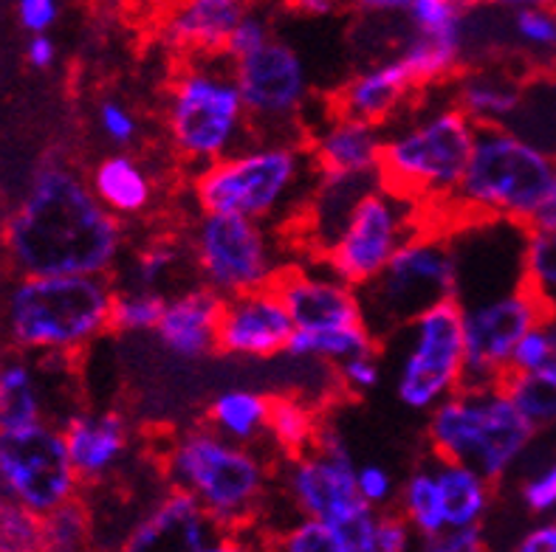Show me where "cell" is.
<instances>
[{"label": "cell", "mask_w": 556, "mask_h": 552, "mask_svg": "<svg viewBox=\"0 0 556 552\" xmlns=\"http://www.w3.org/2000/svg\"><path fill=\"white\" fill-rule=\"evenodd\" d=\"M0 240L21 277H111L125 248V223L77 169L46 164L7 215Z\"/></svg>", "instance_id": "obj_1"}, {"label": "cell", "mask_w": 556, "mask_h": 552, "mask_svg": "<svg viewBox=\"0 0 556 552\" xmlns=\"http://www.w3.org/2000/svg\"><path fill=\"white\" fill-rule=\"evenodd\" d=\"M522 285L556 301V231H529L526 259H522Z\"/></svg>", "instance_id": "obj_41"}, {"label": "cell", "mask_w": 556, "mask_h": 552, "mask_svg": "<svg viewBox=\"0 0 556 552\" xmlns=\"http://www.w3.org/2000/svg\"><path fill=\"white\" fill-rule=\"evenodd\" d=\"M511 37L534 51H556V23L551 7H517L508 14Z\"/></svg>", "instance_id": "obj_42"}, {"label": "cell", "mask_w": 556, "mask_h": 552, "mask_svg": "<svg viewBox=\"0 0 556 552\" xmlns=\"http://www.w3.org/2000/svg\"><path fill=\"white\" fill-rule=\"evenodd\" d=\"M243 14L247 7L235 0H190L169 9L155 31L164 46L178 54H187L190 60H215L226 54L229 37Z\"/></svg>", "instance_id": "obj_21"}, {"label": "cell", "mask_w": 556, "mask_h": 552, "mask_svg": "<svg viewBox=\"0 0 556 552\" xmlns=\"http://www.w3.org/2000/svg\"><path fill=\"white\" fill-rule=\"evenodd\" d=\"M71 465L83 485L108 483L130 454L134 432L130 420L116 409L74 412L63 426Z\"/></svg>", "instance_id": "obj_20"}, {"label": "cell", "mask_w": 556, "mask_h": 552, "mask_svg": "<svg viewBox=\"0 0 556 552\" xmlns=\"http://www.w3.org/2000/svg\"><path fill=\"white\" fill-rule=\"evenodd\" d=\"M206 552H268V541L257 544V539H249V530L220 532V539Z\"/></svg>", "instance_id": "obj_54"}, {"label": "cell", "mask_w": 556, "mask_h": 552, "mask_svg": "<svg viewBox=\"0 0 556 552\" xmlns=\"http://www.w3.org/2000/svg\"><path fill=\"white\" fill-rule=\"evenodd\" d=\"M478 125L446 102L384 133L379 178L390 195L421 211L450 206L475 153Z\"/></svg>", "instance_id": "obj_5"}, {"label": "cell", "mask_w": 556, "mask_h": 552, "mask_svg": "<svg viewBox=\"0 0 556 552\" xmlns=\"http://www.w3.org/2000/svg\"><path fill=\"white\" fill-rule=\"evenodd\" d=\"M556 324V301L520 285L497 299L464 308L466 375L460 389H494L506 381L520 342L536 328Z\"/></svg>", "instance_id": "obj_12"}, {"label": "cell", "mask_w": 556, "mask_h": 552, "mask_svg": "<svg viewBox=\"0 0 556 552\" xmlns=\"http://www.w3.org/2000/svg\"><path fill=\"white\" fill-rule=\"evenodd\" d=\"M529 231H556V178L554 187L548 189V195L543 197V203L536 206L534 215L529 217V223H526Z\"/></svg>", "instance_id": "obj_55"}, {"label": "cell", "mask_w": 556, "mask_h": 552, "mask_svg": "<svg viewBox=\"0 0 556 552\" xmlns=\"http://www.w3.org/2000/svg\"><path fill=\"white\" fill-rule=\"evenodd\" d=\"M416 552H492L483 530H446L435 539L418 541Z\"/></svg>", "instance_id": "obj_49"}, {"label": "cell", "mask_w": 556, "mask_h": 552, "mask_svg": "<svg viewBox=\"0 0 556 552\" xmlns=\"http://www.w3.org/2000/svg\"><path fill=\"white\" fill-rule=\"evenodd\" d=\"M162 468L169 488L195 499L224 532L257 525L275 479V465L257 448L226 440L204 423L167 442Z\"/></svg>", "instance_id": "obj_3"}, {"label": "cell", "mask_w": 556, "mask_h": 552, "mask_svg": "<svg viewBox=\"0 0 556 552\" xmlns=\"http://www.w3.org/2000/svg\"><path fill=\"white\" fill-rule=\"evenodd\" d=\"M536 428L501 386L460 389L432 409L427 442L435 460L458 462L497 485L529 451Z\"/></svg>", "instance_id": "obj_7"}, {"label": "cell", "mask_w": 556, "mask_h": 552, "mask_svg": "<svg viewBox=\"0 0 556 552\" xmlns=\"http://www.w3.org/2000/svg\"><path fill=\"white\" fill-rule=\"evenodd\" d=\"M51 423L46 414V386L26 356L0 361V432Z\"/></svg>", "instance_id": "obj_29"}, {"label": "cell", "mask_w": 556, "mask_h": 552, "mask_svg": "<svg viewBox=\"0 0 556 552\" xmlns=\"http://www.w3.org/2000/svg\"><path fill=\"white\" fill-rule=\"evenodd\" d=\"M376 547L381 552H416L418 532L409 527L407 518L399 511H379L376 513Z\"/></svg>", "instance_id": "obj_45"}, {"label": "cell", "mask_w": 556, "mask_h": 552, "mask_svg": "<svg viewBox=\"0 0 556 552\" xmlns=\"http://www.w3.org/2000/svg\"><path fill=\"white\" fill-rule=\"evenodd\" d=\"M97 201L116 220H136L148 215L155 203V181L150 169L130 153H111L93 164L88 176Z\"/></svg>", "instance_id": "obj_26"}, {"label": "cell", "mask_w": 556, "mask_h": 552, "mask_svg": "<svg viewBox=\"0 0 556 552\" xmlns=\"http://www.w3.org/2000/svg\"><path fill=\"white\" fill-rule=\"evenodd\" d=\"M506 127L556 162V60H545L531 74L520 111Z\"/></svg>", "instance_id": "obj_30"}, {"label": "cell", "mask_w": 556, "mask_h": 552, "mask_svg": "<svg viewBox=\"0 0 556 552\" xmlns=\"http://www.w3.org/2000/svg\"><path fill=\"white\" fill-rule=\"evenodd\" d=\"M169 296L139 287H116L111 305V333L136 336V333H155Z\"/></svg>", "instance_id": "obj_37"}, {"label": "cell", "mask_w": 556, "mask_h": 552, "mask_svg": "<svg viewBox=\"0 0 556 552\" xmlns=\"http://www.w3.org/2000/svg\"><path fill=\"white\" fill-rule=\"evenodd\" d=\"M190 254L201 285L220 299L271 287L289 266L280 259L275 229L235 215H198Z\"/></svg>", "instance_id": "obj_10"}, {"label": "cell", "mask_w": 556, "mask_h": 552, "mask_svg": "<svg viewBox=\"0 0 556 552\" xmlns=\"http://www.w3.org/2000/svg\"><path fill=\"white\" fill-rule=\"evenodd\" d=\"M367 352H381V344L376 342L374 333L359 324V328L342 330H319V333H303L296 330L289 344V356L308 358V361H325V364L339 367L356 356Z\"/></svg>", "instance_id": "obj_34"}, {"label": "cell", "mask_w": 556, "mask_h": 552, "mask_svg": "<svg viewBox=\"0 0 556 552\" xmlns=\"http://www.w3.org/2000/svg\"><path fill=\"white\" fill-rule=\"evenodd\" d=\"M416 211L421 209L390 195L384 187L376 189L356 206L337 243L319 257V262L337 280L362 291L379 280L399 248L421 229Z\"/></svg>", "instance_id": "obj_14"}, {"label": "cell", "mask_w": 556, "mask_h": 552, "mask_svg": "<svg viewBox=\"0 0 556 552\" xmlns=\"http://www.w3.org/2000/svg\"><path fill=\"white\" fill-rule=\"evenodd\" d=\"M271 40H275V35H271V23H268L261 12H249L247 9V14L240 17L232 37H229V46H226L224 56L229 63H238L243 56L261 51L263 46Z\"/></svg>", "instance_id": "obj_43"}, {"label": "cell", "mask_w": 556, "mask_h": 552, "mask_svg": "<svg viewBox=\"0 0 556 552\" xmlns=\"http://www.w3.org/2000/svg\"><path fill=\"white\" fill-rule=\"evenodd\" d=\"M548 344H551V352H548V364H545V375L556 377V324L548 328Z\"/></svg>", "instance_id": "obj_56"}, {"label": "cell", "mask_w": 556, "mask_h": 552, "mask_svg": "<svg viewBox=\"0 0 556 552\" xmlns=\"http://www.w3.org/2000/svg\"><path fill=\"white\" fill-rule=\"evenodd\" d=\"M79 488L83 483L56 423L0 432V497L42 518L77 499Z\"/></svg>", "instance_id": "obj_13"}, {"label": "cell", "mask_w": 556, "mask_h": 552, "mask_svg": "<svg viewBox=\"0 0 556 552\" xmlns=\"http://www.w3.org/2000/svg\"><path fill=\"white\" fill-rule=\"evenodd\" d=\"M235 82L252 125L282 127L303 116L308 102V70L294 46L275 37L261 51L232 63Z\"/></svg>", "instance_id": "obj_16"}, {"label": "cell", "mask_w": 556, "mask_h": 552, "mask_svg": "<svg viewBox=\"0 0 556 552\" xmlns=\"http://www.w3.org/2000/svg\"><path fill=\"white\" fill-rule=\"evenodd\" d=\"M296 328L280 294L271 287L224 299L218 352L238 358H275L289 352Z\"/></svg>", "instance_id": "obj_18"}, {"label": "cell", "mask_w": 556, "mask_h": 552, "mask_svg": "<svg viewBox=\"0 0 556 552\" xmlns=\"http://www.w3.org/2000/svg\"><path fill=\"white\" fill-rule=\"evenodd\" d=\"M511 552H556V518L522 532V539L517 541Z\"/></svg>", "instance_id": "obj_52"}, {"label": "cell", "mask_w": 556, "mask_h": 552, "mask_svg": "<svg viewBox=\"0 0 556 552\" xmlns=\"http://www.w3.org/2000/svg\"><path fill=\"white\" fill-rule=\"evenodd\" d=\"M399 508L409 522V527L418 532V539H435L446 532L444 502H441V488H438L435 465H416L407 479L399 488Z\"/></svg>", "instance_id": "obj_33"}, {"label": "cell", "mask_w": 556, "mask_h": 552, "mask_svg": "<svg viewBox=\"0 0 556 552\" xmlns=\"http://www.w3.org/2000/svg\"><path fill=\"white\" fill-rule=\"evenodd\" d=\"M376 513L379 511H370V508H365L362 513H356L353 518H348L345 525H339V532L345 536L348 552H381L379 547H376V536H374Z\"/></svg>", "instance_id": "obj_50"}, {"label": "cell", "mask_w": 556, "mask_h": 552, "mask_svg": "<svg viewBox=\"0 0 556 552\" xmlns=\"http://www.w3.org/2000/svg\"><path fill=\"white\" fill-rule=\"evenodd\" d=\"M0 552H46L42 518L7 497H0Z\"/></svg>", "instance_id": "obj_40"}, {"label": "cell", "mask_w": 556, "mask_h": 552, "mask_svg": "<svg viewBox=\"0 0 556 552\" xmlns=\"http://www.w3.org/2000/svg\"><path fill=\"white\" fill-rule=\"evenodd\" d=\"M466 31L460 35H421L413 31L395 60L407 68L418 91H427L432 85L455 79L464 68Z\"/></svg>", "instance_id": "obj_31"}, {"label": "cell", "mask_w": 556, "mask_h": 552, "mask_svg": "<svg viewBox=\"0 0 556 552\" xmlns=\"http://www.w3.org/2000/svg\"><path fill=\"white\" fill-rule=\"evenodd\" d=\"M520 502L531 516L556 513V462L545 465L543 471L531 474L520 485Z\"/></svg>", "instance_id": "obj_47"}, {"label": "cell", "mask_w": 556, "mask_h": 552, "mask_svg": "<svg viewBox=\"0 0 556 552\" xmlns=\"http://www.w3.org/2000/svg\"><path fill=\"white\" fill-rule=\"evenodd\" d=\"M536 68L515 70L506 63L475 65V68L455 77V99H452V105L458 107L460 113H466L478 127H506L508 121L515 119V113L520 111L526 82H529V77Z\"/></svg>", "instance_id": "obj_25"}, {"label": "cell", "mask_w": 556, "mask_h": 552, "mask_svg": "<svg viewBox=\"0 0 556 552\" xmlns=\"http://www.w3.org/2000/svg\"><path fill=\"white\" fill-rule=\"evenodd\" d=\"M268 418H271V395L235 386L210 400L204 426L238 446L254 448L261 440H266Z\"/></svg>", "instance_id": "obj_27"}, {"label": "cell", "mask_w": 556, "mask_h": 552, "mask_svg": "<svg viewBox=\"0 0 556 552\" xmlns=\"http://www.w3.org/2000/svg\"><path fill=\"white\" fill-rule=\"evenodd\" d=\"M220 532L195 499L167 488L136 518L119 552H206Z\"/></svg>", "instance_id": "obj_19"}, {"label": "cell", "mask_w": 556, "mask_h": 552, "mask_svg": "<svg viewBox=\"0 0 556 552\" xmlns=\"http://www.w3.org/2000/svg\"><path fill=\"white\" fill-rule=\"evenodd\" d=\"M438 488L444 502L446 530H483L494 502V485L458 462L435 460Z\"/></svg>", "instance_id": "obj_28"}, {"label": "cell", "mask_w": 556, "mask_h": 552, "mask_svg": "<svg viewBox=\"0 0 556 552\" xmlns=\"http://www.w3.org/2000/svg\"><path fill=\"white\" fill-rule=\"evenodd\" d=\"M501 389L536 432L556 426V377L545 372H508Z\"/></svg>", "instance_id": "obj_35"}, {"label": "cell", "mask_w": 556, "mask_h": 552, "mask_svg": "<svg viewBox=\"0 0 556 552\" xmlns=\"http://www.w3.org/2000/svg\"><path fill=\"white\" fill-rule=\"evenodd\" d=\"M323 426L325 423L319 420L317 409L305 403L303 398H296V395H271V418H268L266 437L271 440L282 462L308 454Z\"/></svg>", "instance_id": "obj_32"}, {"label": "cell", "mask_w": 556, "mask_h": 552, "mask_svg": "<svg viewBox=\"0 0 556 552\" xmlns=\"http://www.w3.org/2000/svg\"><path fill=\"white\" fill-rule=\"evenodd\" d=\"M305 147L323 176H370L379 172L384 130L331 111L328 121L305 139Z\"/></svg>", "instance_id": "obj_24"}, {"label": "cell", "mask_w": 556, "mask_h": 552, "mask_svg": "<svg viewBox=\"0 0 556 552\" xmlns=\"http://www.w3.org/2000/svg\"><path fill=\"white\" fill-rule=\"evenodd\" d=\"M275 291L289 310L294 328L303 333L365 324L359 291L337 280L325 266L311 271L300 262H289L275 280Z\"/></svg>", "instance_id": "obj_17"}, {"label": "cell", "mask_w": 556, "mask_h": 552, "mask_svg": "<svg viewBox=\"0 0 556 552\" xmlns=\"http://www.w3.org/2000/svg\"><path fill=\"white\" fill-rule=\"evenodd\" d=\"M224 299L210 287H184L169 294L162 322L155 328V338L169 356L181 361H198L218 350V324Z\"/></svg>", "instance_id": "obj_23"}, {"label": "cell", "mask_w": 556, "mask_h": 552, "mask_svg": "<svg viewBox=\"0 0 556 552\" xmlns=\"http://www.w3.org/2000/svg\"><path fill=\"white\" fill-rule=\"evenodd\" d=\"M26 60H28V65H31V68H37V70L51 68V65H54V60H56V42L51 40L49 35L28 37Z\"/></svg>", "instance_id": "obj_53"}, {"label": "cell", "mask_w": 556, "mask_h": 552, "mask_svg": "<svg viewBox=\"0 0 556 552\" xmlns=\"http://www.w3.org/2000/svg\"><path fill=\"white\" fill-rule=\"evenodd\" d=\"M280 479L282 497L303 518L339 527L367 508L359 499L356 465L345 440L325 426L308 454L282 462Z\"/></svg>", "instance_id": "obj_15"}, {"label": "cell", "mask_w": 556, "mask_h": 552, "mask_svg": "<svg viewBox=\"0 0 556 552\" xmlns=\"http://www.w3.org/2000/svg\"><path fill=\"white\" fill-rule=\"evenodd\" d=\"M319 169L305 141H271L232 153L192 178L201 215L247 217L268 229H296L303 220Z\"/></svg>", "instance_id": "obj_2"}, {"label": "cell", "mask_w": 556, "mask_h": 552, "mask_svg": "<svg viewBox=\"0 0 556 552\" xmlns=\"http://www.w3.org/2000/svg\"><path fill=\"white\" fill-rule=\"evenodd\" d=\"M108 277H21L3 301V330L21 356L71 358L111 328Z\"/></svg>", "instance_id": "obj_4"}, {"label": "cell", "mask_w": 556, "mask_h": 552, "mask_svg": "<svg viewBox=\"0 0 556 552\" xmlns=\"http://www.w3.org/2000/svg\"><path fill=\"white\" fill-rule=\"evenodd\" d=\"M56 17H60V7L54 0H21L17 3V21L31 37L49 35V28L54 26Z\"/></svg>", "instance_id": "obj_51"}, {"label": "cell", "mask_w": 556, "mask_h": 552, "mask_svg": "<svg viewBox=\"0 0 556 552\" xmlns=\"http://www.w3.org/2000/svg\"><path fill=\"white\" fill-rule=\"evenodd\" d=\"M220 60V56H215ZM190 60L169 82L164 127L178 162L198 172L243 150L249 116L235 82L232 63Z\"/></svg>", "instance_id": "obj_8"}, {"label": "cell", "mask_w": 556, "mask_h": 552, "mask_svg": "<svg viewBox=\"0 0 556 552\" xmlns=\"http://www.w3.org/2000/svg\"><path fill=\"white\" fill-rule=\"evenodd\" d=\"M551 14H554V23H556V7H551Z\"/></svg>", "instance_id": "obj_57"}, {"label": "cell", "mask_w": 556, "mask_h": 552, "mask_svg": "<svg viewBox=\"0 0 556 552\" xmlns=\"http://www.w3.org/2000/svg\"><path fill=\"white\" fill-rule=\"evenodd\" d=\"M42 544H46V552H91V508L77 497L49 516H42Z\"/></svg>", "instance_id": "obj_36"}, {"label": "cell", "mask_w": 556, "mask_h": 552, "mask_svg": "<svg viewBox=\"0 0 556 552\" xmlns=\"http://www.w3.org/2000/svg\"><path fill=\"white\" fill-rule=\"evenodd\" d=\"M413 93L421 91L416 88L407 68L395 56H390V60H379L359 74H353L333 93L328 107L333 113H342V116H351V119L367 121V125L384 130L402 113Z\"/></svg>", "instance_id": "obj_22"}, {"label": "cell", "mask_w": 556, "mask_h": 552, "mask_svg": "<svg viewBox=\"0 0 556 552\" xmlns=\"http://www.w3.org/2000/svg\"><path fill=\"white\" fill-rule=\"evenodd\" d=\"M381 358L379 352H367V356H356L345 364L333 367L339 386L345 391H370L381 384Z\"/></svg>", "instance_id": "obj_48"}, {"label": "cell", "mask_w": 556, "mask_h": 552, "mask_svg": "<svg viewBox=\"0 0 556 552\" xmlns=\"http://www.w3.org/2000/svg\"><path fill=\"white\" fill-rule=\"evenodd\" d=\"M268 552H348L339 527L317 518H294L289 527L268 536Z\"/></svg>", "instance_id": "obj_38"}, {"label": "cell", "mask_w": 556, "mask_h": 552, "mask_svg": "<svg viewBox=\"0 0 556 552\" xmlns=\"http://www.w3.org/2000/svg\"><path fill=\"white\" fill-rule=\"evenodd\" d=\"M407 350L395 370V398L413 412H432L460 391L466 375L464 308L446 301L402 330Z\"/></svg>", "instance_id": "obj_11"}, {"label": "cell", "mask_w": 556, "mask_h": 552, "mask_svg": "<svg viewBox=\"0 0 556 552\" xmlns=\"http://www.w3.org/2000/svg\"><path fill=\"white\" fill-rule=\"evenodd\" d=\"M554 178V158L515 130L503 125L478 127L472 162L446 206L452 209V226L460 220H508L526 229Z\"/></svg>", "instance_id": "obj_6"}, {"label": "cell", "mask_w": 556, "mask_h": 552, "mask_svg": "<svg viewBox=\"0 0 556 552\" xmlns=\"http://www.w3.org/2000/svg\"><path fill=\"white\" fill-rule=\"evenodd\" d=\"M181 248L173 240H153L141 252L134 254V266H130V280L125 287H139V291H155L164 294L162 282L176 273L181 262ZM167 296V294H164Z\"/></svg>", "instance_id": "obj_39"}, {"label": "cell", "mask_w": 556, "mask_h": 552, "mask_svg": "<svg viewBox=\"0 0 556 552\" xmlns=\"http://www.w3.org/2000/svg\"><path fill=\"white\" fill-rule=\"evenodd\" d=\"M365 328L379 344L416 322L427 310L458 301V262L444 229H421L399 248L390 266L359 291Z\"/></svg>", "instance_id": "obj_9"}, {"label": "cell", "mask_w": 556, "mask_h": 552, "mask_svg": "<svg viewBox=\"0 0 556 552\" xmlns=\"http://www.w3.org/2000/svg\"><path fill=\"white\" fill-rule=\"evenodd\" d=\"M97 121L99 130L108 141H113L116 147H130L139 136V119L136 113L125 105V102H116V99H105L99 102L97 107Z\"/></svg>", "instance_id": "obj_44"}, {"label": "cell", "mask_w": 556, "mask_h": 552, "mask_svg": "<svg viewBox=\"0 0 556 552\" xmlns=\"http://www.w3.org/2000/svg\"><path fill=\"white\" fill-rule=\"evenodd\" d=\"M356 488H359V499L370 511H390V502L399 499V485L381 465L356 468Z\"/></svg>", "instance_id": "obj_46"}]
</instances>
